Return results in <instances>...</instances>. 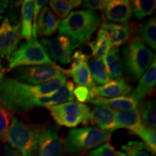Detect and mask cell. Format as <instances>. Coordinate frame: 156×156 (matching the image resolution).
Instances as JSON below:
<instances>
[{
    "label": "cell",
    "instance_id": "cell-32",
    "mask_svg": "<svg viewBox=\"0 0 156 156\" xmlns=\"http://www.w3.org/2000/svg\"><path fill=\"white\" fill-rule=\"evenodd\" d=\"M141 138L145 145L154 154L156 153V131L155 129L144 126L136 134Z\"/></svg>",
    "mask_w": 156,
    "mask_h": 156
},
{
    "label": "cell",
    "instance_id": "cell-25",
    "mask_svg": "<svg viewBox=\"0 0 156 156\" xmlns=\"http://www.w3.org/2000/svg\"><path fill=\"white\" fill-rule=\"evenodd\" d=\"M88 46L92 51L93 57L99 58L103 62L112 45L105 35L98 32L96 38L93 41L89 42Z\"/></svg>",
    "mask_w": 156,
    "mask_h": 156
},
{
    "label": "cell",
    "instance_id": "cell-22",
    "mask_svg": "<svg viewBox=\"0 0 156 156\" xmlns=\"http://www.w3.org/2000/svg\"><path fill=\"white\" fill-rule=\"evenodd\" d=\"M67 76L73 77L74 82L80 86L93 88L95 86L87 62H84L75 69H67Z\"/></svg>",
    "mask_w": 156,
    "mask_h": 156
},
{
    "label": "cell",
    "instance_id": "cell-20",
    "mask_svg": "<svg viewBox=\"0 0 156 156\" xmlns=\"http://www.w3.org/2000/svg\"><path fill=\"white\" fill-rule=\"evenodd\" d=\"M103 62L111 79L122 77L124 73V68L119 54V46H111L108 53Z\"/></svg>",
    "mask_w": 156,
    "mask_h": 156
},
{
    "label": "cell",
    "instance_id": "cell-31",
    "mask_svg": "<svg viewBox=\"0 0 156 156\" xmlns=\"http://www.w3.org/2000/svg\"><path fill=\"white\" fill-rule=\"evenodd\" d=\"M13 117L12 113L0 101V142H7V134Z\"/></svg>",
    "mask_w": 156,
    "mask_h": 156
},
{
    "label": "cell",
    "instance_id": "cell-5",
    "mask_svg": "<svg viewBox=\"0 0 156 156\" xmlns=\"http://www.w3.org/2000/svg\"><path fill=\"white\" fill-rule=\"evenodd\" d=\"M41 129L40 126L28 124L14 116L7 141L22 156H34Z\"/></svg>",
    "mask_w": 156,
    "mask_h": 156
},
{
    "label": "cell",
    "instance_id": "cell-42",
    "mask_svg": "<svg viewBox=\"0 0 156 156\" xmlns=\"http://www.w3.org/2000/svg\"><path fill=\"white\" fill-rule=\"evenodd\" d=\"M3 18H4V16H0V23L2 22V20H3Z\"/></svg>",
    "mask_w": 156,
    "mask_h": 156
},
{
    "label": "cell",
    "instance_id": "cell-41",
    "mask_svg": "<svg viewBox=\"0 0 156 156\" xmlns=\"http://www.w3.org/2000/svg\"><path fill=\"white\" fill-rule=\"evenodd\" d=\"M116 153H117V155H118V156H127L125 153H123V152H122V151L116 152Z\"/></svg>",
    "mask_w": 156,
    "mask_h": 156
},
{
    "label": "cell",
    "instance_id": "cell-30",
    "mask_svg": "<svg viewBox=\"0 0 156 156\" xmlns=\"http://www.w3.org/2000/svg\"><path fill=\"white\" fill-rule=\"evenodd\" d=\"M121 148L127 156H155V154L140 141H129Z\"/></svg>",
    "mask_w": 156,
    "mask_h": 156
},
{
    "label": "cell",
    "instance_id": "cell-11",
    "mask_svg": "<svg viewBox=\"0 0 156 156\" xmlns=\"http://www.w3.org/2000/svg\"><path fill=\"white\" fill-rule=\"evenodd\" d=\"M58 130L59 127L52 124L42 128L34 156H62V142Z\"/></svg>",
    "mask_w": 156,
    "mask_h": 156
},
{
    "label": "cell",
    "instance_id": "cell-39",
    "mask_svg": "<svg viewBox=\"0 0 156 156\" xmlns=\"http://www.w3.org/2000/svg\"><path fill=\"white\" fill-rule=\"evenodd\" d=\"M4 156H22L17 151L9 146H5L4 149Z\"/></svg>",
    "mask_w": 156,
    "mask_h": 156
},
{
    "label": "cell",
    "instance_id": "cell-14",
    "mask_svg": "<svg viewBox=\"0 0 156 156\" xmlns=\"http://www.w3.org/2000/svg\"><path fill=\"white\" fill-rule=\"evenodd\" d=\"M93 97H101L105 98L126 96L132 93V86L126 80L119 77L111 80L108 83L100 86L91 88Z\"/></svg>",
    "mask_w": 156,
    "mask_h": 156
},
{
    "label": "cell",
    "instance_id": "cell-12",
    "mask_svg": "<svg viewBox=\"0 0 156 156\" xmlns=\"http://www.w3.org/2000/svg\"><path fill=\"white\" fill-rule=\"evenodd\" d=\"M107 20L125 24L133 15L131 2L129 0H111L103 9Z\"/></svg>",
    "mask_w": 156,
    "mask_h": 156
},
{
    "label": "cell",
    "instance_id": "cell-15",
    "mask_svg": "<svg viewBox=\"0 0 156 156\" xmlns=\"http://www.w3.org/2000/svg\"><path fill=\"white\" fill-rule=\"evenodd\" d=\"M89 123L100 129L112 133L116 130L115 110L105 106H94L90 108Z\"/></svg>",
    "mask_w": 156,
    "mask_h": 156
},
{
    "label": "cell",
    "instance_id": "cell-3",
    "mask_svg": "<svg viewBox=\"0 0 156 156\" xmlns=\"http://www.w3.org/2000/svg\"><path fill=\"white\" fill-rule=\"evenodd\" d=\"M112 134L94 126L73 129L64 141V151L70 155H83L108 142Z\"/></svg>",
    "mask_w": 156,
    "mask_h": 156
},
{
    "label": "cell",
    "instance_id": "cell-36",
    "mask_svg": "<svg viewBox=\"0 0 156 156\" xmlns=\"http://www.w3.org/2000/svg\"><path fill=\"white\" fill-rule=\"evenodd\" d=\"M90 58V56L83 53L81 50L76 51L74 53L73 56L71 57V68L70 69H75L76 68L81 65L84 62H88V60Z\"/></svg>",
    "mask_w": 156,
    "mask_h": 156
},
{
    "label": "cell",
    "instance_id": "cell-19",
    "mask_svg": "<svg viewBox=\"0 0 156 156\" xmlns=\"http://www.w3.org/2000/svg\"><path fill=\"white\" fill-rule=\"evenodd\" d=\"M61 20L49 7L45 6L41 11L37 21V33L45 37L52 36L58 29Z\"/></svg>",
    "mask_w": 156,
    "mask_h": 156
},
{
    "label": "cell",
    "instance_id": "cell-1",
    "mask_svg": "<svg viewBox=\"0 0 156 156\" xmlns=\"http://www.w3.org/2000/svg\"><path fill=\"white\" fill-rule=\"evenodd\" d=\"M67 81L65 75L42 85H34L15 78L4 77L0 83V101L12 114H26L38 106H52L51 94Z\"/></svg>",
    "mask_w": 156,
    "mask_h": 156
},
{
    "label": "cell",
    "instance_id": "cell-34",
    "mask_svg": "<svg viewBox=\"0 0 156 156\" xmlns=\"http://www.w3.org/2000/svg\"><path fill=\"white\" fill-rule=\"evenodd\" d=\"M87 156H118L114 147L109 142L95 148L87 154Z\"/></svg>",
    "mask_w": 156,
    "mask_h": 156
},
{
    "label": "cell",
    "instance_id": "cell-10",
    "mask_svg": "<svg viewBox=\"0 0 156 156\" xmlns=\"http://www.w3.org/2000/svg\"><path fill=\"white\" fill-rule=\"evenodd\" d=\"M21 36V22L12 23L6 16L0 25V58L9 59L17 50Z\"/></svg>",
    "mask_w": 156,
    "mask_h": 156
},
{
    "label": "cell",
    "instance_id": "cell-33",
    "mask_svg": "<svg viewBox=\"0 0 156 156\" xmlns=\"http://www.w3.org/2000/svg\"><path fill=\"white\" fill-rule=\"evenodd\" d=\"M48 2L47 0H36L34 1V13H33V38H37V21L41 9L45 7V5Z\"/></svg>",
    "mask_w": 156,
    "mask_h": 156
},
{
    "label": "cell",
    "instance_id": "cell-28",
    "mask_svg": "<svg viewBox=\"0 0 156 156\" xmlns=\"http://www.w3.org/2000/svg\"><path fill=\"white\" fill-rule=\"evenodd\" d=\"M74 89L75 86L73 82L66 81L55 93L51 94L52 106L61 104L66 101H73L75 99L73 95Z\"/></svg>",
    "mask_w": 156,
    "mask_h": 156
},
{
    "label": "cell",
    "instance_id": "cell-9",
    "mask_svg": "<svg viewBox=\"0 0 156 156\" xmlns=\"http://www.w3.org/2000/svg\"><path fill=\"white\" fill-rule=\"evenodd\" d=\"M41 44L52 61L62 64L71 62L72 54L80 45L68 37L62 35H58L55 38H41Z\"/></svg>",
    "mask_w": 156,
    "mask_h": 156
},
{
    "label": "cell",
    "instance_id": "cell-27",
    "mask_svg": "<svg viewBox=\"0 0 156 156\" xmlns=\"http://www.w3.org/2000/svg\"><path fill=\"white\" fill-rule=\"evenodd\" d=\"M140 40L155 50L156 48V21L155 17H151L142 23L139 30Z\"/></svg>",
    "mask_w": 156,
    "mask_h": 156
},
{
    "label": "cell",
    "instance_id": "cell-17",
    "mask_svg": "<svg viewBox=\"0 0 156 156\" xmlns=\"http://www.w3.org/2000/svg\"><path fill=\"white\" fill-rule=\"evenodd\" d=\"M115 119H116V127L117 129H126L131 134H136L143 127L140 119V112L137 109L129 112H120L115 111Z\"/></svg>",
    "mask_w": 156,
    "mask_h": 156
},
{
    "label": "cell",
    "instance_id": "cell-23",
    "mask_svg": "<svg viewBox=\"0 0 156 156\" xmlns=\"http://www.w3.org/2000/svg\"><path fill=\"white\" fill-rule=\"evenodd\" d=\"M87 64L95 86L105 85L111 80L110 76L107 72L106 67L101 59L93 57L89 62H87Z\"/></svg>",
    "mask_w": 156,
    "mask_h": 156
},
{
    "label": "cell",
    "instance_id": "cell-2",
    "mask_svg": "<svg viewBox=\"0 0 156 156\" xmlns=\"http://www.w3.org/2000/svg\"><path fill=\"white\" fill-rule=\"evenodd\" d=\"M101 23L97 11L80 9L73 11L61 20L58 33L77 44H85L90 39Z\"/></svg>",
    "mask_w": 156,
    "mask_h": 156
},
{
    "label": "cell",
    "instance_id": "cell-6",
    "mask_svg": "<svg viewBox=\"0 0 156 156\" xmlns=\"http://www.w3.org/2000/svg\"><path fill=\"white\" fill-rule=\"evenodd\" d=\"M9 61L7 73L21 67L57 65L51 59L42 44L35 38L21 44L12 54Z\"/></svg>",
    "mask_w": 156,
    "mask_h": 156
},
{
    "label": "cell",
    "instance_id": "cell-13",
    "mask_svg": "<svg viewBox=\"0 0 156 156\" xmlns=\"http://www.w3.org/2000/svg\"><path fill=\"white\" fill-rule=\"evenodd\" d=\"M132 30V25L129 23L125 24H116L103 22L101 23L98 32L105 35L112 46H119L128 41Z\"/></svg>",
    "mask_w": 156,
    "mask_h": 156
},
{
    "label": "cell",
    "instance_id": "cell-35",
    "mask_svg": "<svg viewBox=\"0 0 156 156\" xmlns=\"http://www.w3.org/2000/svg\"><path fill=\"white\" fill-rule=\"evenodd\" d=\"M74 96L77 98L80 103L90 102L93 98L91 88L85 86H77L73 90Z\"/></svg>",
    "mask_w": 156,
    "mask_h": 156
},
{
    "label": "cell",
    "instance_id": "cell-21",
    "mask_svg": "<svg viewBox=\"0 0 156 156\" xmlns=\"http://www.w3.org/2000/svg\"><path fill=\"white\" fill-rule=\"evenodd\" d=\"M34 1L25 0L22 3L21 7V36L26 41L30 40L33 32V13Z\"/></svg>",
    "mask_w": 156,
    "mask_h": 156
},
{
    "label": "cell",
    "instance_id": "cell-29",
    "mask_svg": "<svg viewBox=\"0 0 156 156\" xmlns=\"http://www.w3.org/2000/svg\"><path fill=\"white\" fill-rule=\"evenodd\" d=\"M131 4L133 14L138 20L153 14L156 6L155 0H134Z\"/></svg>",
    "mask_w": 156,
    "mask_h": 156
},
{
    "label": "cell",
    "instance_id": "cell-16",
    "mask_svg": "<svg viewBox=\"0 0 156 156\" xmlns=\"http://www.w3.org/2000/svg\"><path fill=\"white\" fill-rule=\"evenodd\" d=\"M156 83V62L155 57L154 58L151 66L148 67L147 71L139 80L137 86L131 93L132 99L140 103L146 95L153 91Z\"/></svg>",
    "mask_w": 156,
    "mask_h": 156
},
{
    "label": "cell",
    "instance_id": "cell-18",
    "mask_svg": "<svg viewBox=\"0 0 156 156\" xmlns=\"http://www.w3.org/2000/svg\"><path fill=\"white\" fill-rule=\"evenodd\" d=\"M95 106L108 107L115 111L129 112L137 109L140 103L136 102L130 96H121L114 98H105L101 97H93L90 101Z\"/></svg>",
    "mask_w": 156,
    "mask_h": 156
},
{
    "label": "cell",
    "instance_id": "cell-7",
    "mask_svg": "<svg viewBox=\"0 0 156 156\" xmlns=\"http://www.w3.org/2000/svg\"><path fill=\"white\" fill-rule=\"evenodd\" d=\"M51 116L59 126L76 127L80 124L89 123L90 108L86 104L69 101L48 107Z\"/></svg>",
    "mask_w": 156,
    "mask_h": 156
},
{
    "label": "cell",
    "instance_id": "cell-37",
    "mask_svg": "<svg viewBox=\"0 0 156 156\" xmlns=\"http://www.w3.org/2000/svg\"><path fill=\"white\" fill-rule=\"evenodd\" d=\"M108 0H86L83 3V7L87 10L95 11L97 9L103 11Z\"/></svg>",
    "mask_w": 156,
    "mask_h": 156
},
{
    "label": "cell",
    "instance_id": "cell-8",
    "mask_svg": "<svg viewBox=\"0 0 156 156\" xmlns=\"http://www.w3.org/2000/svg\"><path fill=\"white\" fill-rule=\"evenodd\" d=\"M12 75L17 80L29 85H38L48 83L62 75H66L67 69L61 68L58 65L21 67L13 69Z\"/></svg>",
    "mask_w": 156,
    "mask_h": 156
},
{
    "label": "cell",
    "instance_id": "cell-38",
    "mask_svg": "<svg viewBox=\"0 0 156 156\" xmlns=\"http://www.w3.org/2000/svg\"><path fill=\"white\" fill-rule=\"evenodd\" d=\"M10 5L11 3L9 1H0V16H4L8 11Z\"/></svg>",
    "mask_w": 156,
    "mask_h": 156
},
{
    "label": "cell",
    "instance_id": "cell-24",
    "mask_svg": "<svg viewBox=\"0 0 156 156\" xmlns=\"http://www.w3.org/2000/svg\"><path fill=\"white\" fill-rule=\"evenodd\" d=\"M83 3L80 0H51L50 8L60 20L67 17L73 9L77 8Z\"/></svg>",
    "mask_w": 156,
    "mask_h": 156
},
{
    "label": "cell",
    "instance_id": "cell-4",
    "mask_svg": "<svg viewBox=\"0 0 156 156\" xmlns=\"http://www.w3.org/2000/svg\"><path fill=\"white\" fill-rule=\"evenodd\" d=\"M123 63L132 80L137 81L151 66L155 54L138 37L131 39L122 51Z\"/></svg>",
    "mask_w": 156,
    "mask_h": 156
},
{
    "label": "cell",
    "instance_id": "cell-40",
    "mask_svg": "<svg viewBox=\"0 0 156 156\" xmlns=\"http://www.w3.org/2000/svg\"><path fill=\"white\" fill-rule=\"evenodd\" d=\"M6 73H7V70L4 69L2 62V60L0 59V83L2 80L3 78L5 77V75Z\"/></svg>",
    "mask_w": 156,
    "mask_h": 156
},
{
    "label": "cell",
    "instance_id": "cell-26",
    "mask_svg": "<svg viewBox=\"0 0 156 156\" xmlns=\"http://www.w3.org/2000/svg\"><path fill=\"white\" fill-rule=\"evenodd\" d=\"M138 111L142 124L145 126L155 129L156 126V106L155 101L151 100L139 103Z\"/></svg>",
    "mask_w": 156,
    "mask_h": 156
}]
</instances>
